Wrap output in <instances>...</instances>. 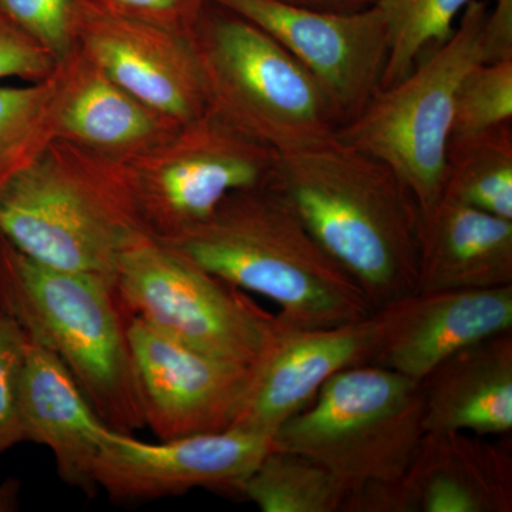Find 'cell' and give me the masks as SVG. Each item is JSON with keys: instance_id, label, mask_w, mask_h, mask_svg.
Returning a JSON list of instances; mask_svg holds the SVG:
<instances>
[{"instance_id": "24", "label": "cell", "mask_w": 512, "mask_h": 512, "mask_svg": "<svg viewBox=\"0 0 512 512\" xmlns=\"http://www.w3.org/2000/svg\"><path fill=\"white\" fill-rule=\"evenodd\" d=\"M471 0H377L389 32V59L383 87L412 72L427 49H436L453 33L454 22ZM430 50V52H431Z\"/></svg>"}, {"instance_id": "13", "label": "cell", "mask_w": 512, "mask_h": 512, "mask_svg": "<svg viewBox=\"0 0 512 512\" xmlns=\"http://www.w3.org/2000/svg\"><path fill=\"white\" fill-rule=\"evenodd\" d=\"M275 441L238 430L146 443L111 429L93 464V480L116 501L177 497L194 488L234 493Z\"/></svg>"}, {"instance_id": "29", "label": "cell", "mask_w": 512, "mask_h": 512, "mask_svg": "<svg viewBox=\"0 0 512 512\" xmlns=\"http://www.w3.org/2000/svg\"><path fill=\"white\" fill-rule=\"evenodd\" d=\"M55 69L56 60L0 12V83L9 79L40 82Z\"/></svg>"}, {"instance_id": "19", "label": "cell", "mask_w": 512, "mask_h": 512, "mask_svg": "<svg viewBox=\"0 0 512 512\" xmlns=\"http://www.w3.org/2000/svg\"><path fill=\"white\" fill-rule=\"evenodd\" d=\"M512 285V221L441 198L420 217L417 292Z\"/></svg>"}, {"instance_id": "14", "label": "cell", "mask_w": 512, "mask_h": 512, "mask_svg": "<svg viewBox=\"0 0 512 512\" xmlns=\"http://www.w3.org/2000/svg\"><path fill=\"white\" fill-rule=\"evenodd\" d=\"M77 46L141 103L178 124L208 110L191 36L87 8Z\"/></svg>"}, {"instance_id": "11", "label": "cell", "mask_w": 512, "mask_h": 512, "mask_svg": "<svg viewBox=\"0 0 512 512\" xmlns=\"http://www.w3.org/2000/svg\"><path fill=\"white\" fill-rule=\"evenodd\" d=\"M379 333L377 311L326 328L291 325L275 315L271 335L249 367L247 389L228 430L274 440L286 421L315 402L329 377L373 363Z\"/></svg>"}, {"instance_id": "22", "label": "cell", "mask_w": 512, "mask_h": 512, "mask_svg": "<svg viewBox=\"0 0 512 512\" xmlns=\"http://www.w3.org/2000/svg\"><path fill=\"white\" fill-rule=\"evenodd\" d=\"M234 493L264 512H345L350 488L311 458L274 447Z\"/></svg>"}, {"instance_id": "21", "label": "cell", "mask_w": 512, "mask_h": 512, "mask_svg": "<svg viewBox=\"0 0 512 512\" xmlns=\"http://www.w3.org/2000/svg\"><path fill=\"white\" fill-rule=\"evenodd\" d=\"M441 198L512 221V123L450 140Z\"/></svg>"}, {"instance_id": "28", "label": "cell", "mask_w": 512, "mask_h": 512, "mask_svg": "<svg viewBox=\"0 0 512 512\" xmlns=\"http://www.w3.org/2000/svg\"><path fill=\"white\" fill-rule=\"evenodd\" d=\"M210 0H86V6L104 15L191 36Z\"/></svg>"}, {"instance_id": "4", "label": "cell", "mask_w": 512, "mask_h": 512, "mask_svg": "<svg viewBox=\"0 0 512 512\" xmlns=\"http://www.w3.org/2000/svg\"><path fill=\"white\" fill-rule=\"evenodd\" d=\"M0 306L62 360L107 426L146 427L116 282L40 264L0 234Z\"/></svg>"}, {"instance_id": "2", "label": "cell", "mask_w": 512, "mask_h": 512, "mask_svg": "<svg viewBox=\"0 0 512 512\" xmlns=\"http://www.w3.org/2000/svg\"><path fill=\"white\" fill-rule=\"evenodd\" d=\"M158 241L222 281L265 296L291 325L326 328L375 312L271 184L232 192L204 221Z\"/></svg>"}, {"instance_id": "12", "label": "cell", "mask_w": 512, "mask_h": 512, "mask_svg": "<svg viewBox=\"0 0 512 512\" xmlns=\"http://www.w3.org/2000/svg\"><path fill=\"white\" fill-rule=\"evenodd\" d=\"M128 342L146 426L158 439L221 433L231 427L249 367L190 348L128 315Z\"/></svg>"}, {"instance_id": "1", "label": "cell", "mask_w": 512, "mask_h": 512, "mask_svg": "<svg viewBox=\"0 0 512 512\" xmlns=\"http://www.w3.org/2000/svg\"><path fill=\"white\" fill-rule=\"evenodd\" d=\"M271 185L375 311L417 292L421 211L389 165L335 137L282 154Z\"/></svg>"}, {"instance_id": "3", "label": "cell", "mask_w": 512, "mask_h": 512, "mask_svg": "<svg viewBox=\"0 0 512 512\" xmlns=\"http://www.w3.org/2000/svg\"><path fill=\"white\" fill-rule=\"evenodd\" d=\"M0 234L40 264L116 282L148 232L124 164L53 140L0 195Z\"/></svg>"}, {"instance_id": "25", "label": "cell", "mask_w": 512, "mask_h": 512, "mask_svg": "<svg viewBox=\"0 0 512 512\" xmlns=\"http://www.w3.org/2000/svg\"><path fill=\"white\" fill-rule=\"evenodd\" d=\"M512 123V59L471 67L454 97L450 140Z\"/></svg>"}, {"instance_id": "30", "label": "cell", "mask_w": 512, "mask_h": 512, "mask_svg": "<svg viewBox=\"0 0 512 512\" xmlns=\"http://www.w3.org/2000/svg\"><path fill=\"white\" fill-rule=\"evenodd\" d=\"M483 39L487 62L512 59V0H497L488 10Z\"/></svg>"}, {"instance_id": "32", "label": "cell", "mask_w": 512, "mask_h": 512, "mask_svg": "<svg viewBox=\"0 0 512 512\" xmlns=\"http://www.w3.org/2000/svg\"><path fill=\"white\" fill-rule=\"evenodd\" d=\"M19 488L16 480H8L0 484V512L18 510Z\"/></svg>"}, {"instance_id": "8", "label": "cell", "mask_w": 512, "mask_h": 512, "mask_svg": "<svg viewBox=\"0 0 512 512\" xmlns=\"http://www.w3.org/2000/svg\"><path fill=\"white\" fill-rule=\"evenodd\" d=\"M116 288L128 315L202 353L251 366L275 315L237 288L175 254L151 235L124 252Z\"/></svg>"}, {"instance_id": "6", "label": "cell", "mask_w": 512, "mask_h": 512, "mask_svg": "<svg viewBox=\"0 0 512 512\" xmlns=\"http://www.w3.org/2000/svg\"><path fill=\"white\" fill-rule=\"evenodd\" d=\"M424 433L420 382L366 363L329 377L274 441L328 468L352 490L399 481Z\"/></svg>"}, {"instance_id": "18", "label": "cell", "mask_w": 512, "mask_h": 512, "mask_svg": "<svg viewBox=\"0 0 512 512\" xmlns=\"http://www.w3.org/2000/svg\"><path fill=\"white\" fill-rule=\"evenodd\" d=\"M28 338L19 393L23 443L49 447L64 483L92 497L99 490L93 480L94 460L111 427L62 360Z\"/></svg>"}, {"instance_id": "26", "label": "cell", "mask_w": 512, "mask_h": 512, "mask_svg": "<svg viewBox=\"0 0 512 512\" xmlns=\"http://www.w3.org/2000/svg\"><path fill=\"white\" fill-rule=\"evenodd\" d=\"M86 0H0V12L57 62L76 49Z\"/></svg>"}, {"instance_id": "23", "label": "cell", "mask_w": 512, "mask_h": 512, "mask_svg": "<svg viewBox=\"0 0 512 512\" xmlns=\"http://www.w3.org/2000/svg\"><path fill=\"white\" fill-rule=\"evenodd\" d=\"M55 72L40 82L0 84V195L55 140Z\"/></svg>"}, {"instance_id": "15", "label": "cell", "mask_w": 512, "mask_h": 512, "mask_svg": "<svg viewBox=\"0 0 512 512\" xmlns=\"http://www.w3.org/2000/svg\"><path fill=\"white\" fill-rule=\"evenodd\" d=\"M377 313L373 363L421 382L458 350L512 330V285L414 292Z\"/></svg>"}, {"instance_id": "7", "label": "cell", "mask_w": 512, "mask_h": 512, "mask_svg": "<svg viewBox=\"0 0 512 512\" xmlns=\"http://www.w3.org/2000/svg\"><path fill=\"white\" fill-rule=\"evenodd\" d=\"M487 3L471 0L446 42L402 80L377 90L359 116L339 128L343 143L383 161L413 192L421 214L443 194L454 97L471 67L487 62Z\"/></svg>"}, {"instance_id": "27", "label": "cell", "mask_w": 512, "mask_h": 512, "mask_svg": "<svg viewBox=\"0 0 512 512\" xmlns=\"http://www.w3.org/2000/svg\"><path fill=\"white\" fill-rule=\"evenodd\" d=\"M28 333L0 306V458L23 443L19 393Z\"/></svg>"}, {"instance_id": "17", "label": "cell", "mask_w": 512, "mask_h": 512, "mask_svg": "<svg viewBox=\"0 0 512 512\" xmlns=\"http://www.w3.org/2000/svg\"><path fill=\"white\" fill-rule=\"evenodd\" d=\"M55 77V140L104 160L130 163L181 126L124 90L79 46L56 63Z\"/></svg>"}, {"instance_id": "31", "label": "cell", "mask_w": 512, "mask_h": 512, "mask_svg": "<svg viewBox=\"0 0 512 512\" xmlns=\"http://www.w3.org/2000/svg\"><path fill=\"white\" fill-rule=\"evenodd\" d=\"M279 2L302 6V8L325 10V12L350 13L372 8L377 0H279Z\"/></svg>"}, {"instance_id": "16", "label": "cell", "mask_w": 512, "mask_h": 512, "mask_svg": "<svg viewBox=\"0 0 512 512\" xmlns=\"http://www.w3.org/2000/svg\"><path fill=\"white\" fill-rule=\"evenodd\" d=\"M468 431H426L384 512H511V446Z\"/></svg>"}, {"instance_id": "10", "label": "cell", "mask_w": 512, "mask_h": 512, "mask_svg": "<svg viewBox=\"0 0 512 512\" xmlns=\"http://www.w3.org/2000/svg\"><path fill=\"white\" fill-rule=\"evenodd\" d=\"M254 23L315 77L338 114L339 128L359 116L380 89L389 32L377 6L325 12L279 0H210Z\"/></svg>"}, {"instance_id": "9", "label": "cell", "mask_w": 512, "mask_h": 512, "mask_svg": "<svg viewBox=\"0 0 512 512\" xmlns=\"http://www.w3.org/2000/svg\"><path fill=\"white\" fill-rule=\"evenodd\" d=\"M279 157L207 110L124 167L144 227L164 239L210 217L232 192L271 184Z\"/></svg>"}, {"instance_id": "20", "label": "cell", "mask_w": 512, "mask_h": 512, "mask_svg": "<svg viewBox=\"0 0 512 512\" xmlns=\"http://www.w3.org/2000/svg\"><path fill=\"white\" fill-rule=\"evenodd\" d=\"M420 384L424 431L507 436L512 430V330L458 350Z\"/></svg>"}, {"instance_id": "5", "label": "cell", "mask_w": 512, "mask_h": 512, "mask_svg": "<svg viewBox=\"0 0 512 512\" xmlns=\"http://www.w3.org/2000/svg\"><path fill=\"white\" fill-rule=\"evenodd\" d=\"M208 110L279 154L336 137L328 94L265 30L208 3L191 33Z\"/></svg>"}]
</instances>
